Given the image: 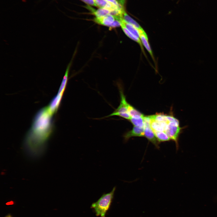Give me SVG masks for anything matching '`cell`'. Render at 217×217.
<instances>
[{
  "mask_svg": "<svg viewBox=\"0 0 217 217\" xmlns=\"http://www.w3.org/2000/svg\"><path fill=\"white\" fill-rule=\"evenodd\" d=\"M187 127V126L181 127L179 121L170 122L165 131L170 139L175 142L177 150H178L179 147V140L180 136L183 132V130Z\"/></svg>",
  "mask_w": 217,
  "mask_h": 217,
  "instance_id": "cell-3",
  "label": "cell"
},
{
  "mask_svg": "<svg viewBox=\"0 0 217 217\" xmlns=\"http://www.w3.org/2000/svg\"><path fill=\"white\" fill-rule=\"evenodd\" d=\"M138 31L139 34L140 38L142 44L144 46L154 60L153 55L149 44L148 37L146 33L143 29L138 30Z\"/></svg>",
  "mask_w": 217,
  "mask_h": 217,
  "instance_id": "cell-9",
  "label": "cell"
},
{
  "mask_svg": "<svg viewBox=\"0 0 217 217\" xmlns=\"http://www.w3.org/2000/svg\"><path fill=\"white\" fill-rule=\"evenodd\" d=\"M88 5L96 6L94 0H81Z\"/></svg>",
  "mask_w": 217,
  "mask_h": 217,
  "instance_id": "cell-17",
  "label": "cell"
},
{
  "mask_svg": "<svg viewBox=\"0 0 217 217\" xmlns=\"http://www.w3.org/2000/svg\"><path fill=\"white\" fill-rule=\"evenodd\" d=\"M144 116V115L138 118L131 117L129 120L134 126L141 128L143 127Z\"/></svg>",
  "mask_w": 217,
  "mask_h": 217,
  "instance_id": "cell-15",
  "label": "cell"
},
{
  "mask_svg": "<svg viewBox=\"0 0 217 217\" xmlns=\"http://www.w3.org/2000/svg\"><path fill=\"white\" fill-rule=\"evenodd\" d=\"M5 217H12L10 215H7Z\"/></svg>",
  "mask_w": 217,
  "mask_h": 217,
  "instance_id": "cell-18",
  "label": "cell"
},
{
  "mask_svg": "<svg viewBox=\"0 0 217 217\" xmlns=\"http://www.w3.org/2000/svg\"><path fill=\"white\" fill-rule=\"evenodd\" d=\"M116 189V187H114L111 192L104 193L96 202L92 204L90 207L96 216L105 217L111 205Z\"/></svg>",
  "mask_w": 217,
  "mask_h": 217,
  "instance_id": "cell-2",
  "label": "cell"
},
{
  "mask_svg": "<svg viewBox=\"0 0 217 217\" xmlns=\"http://www.w3.org/2000/svg\"><path fill=\"white\" fill-rule=\"evenodd\" d=\"M128 113L131 117L138 118L144 115L129 104L128 106Z\"/></svg>",
  "mask_w": 217,
  "mask_h": 217,
  "instance_id": "cell-16",
  "label": "cell"
},
{
  "mask_svg": "<svg viewBox=\"0 0 217 217\" xmlns=\"http://www.w3.org/2000/svg\"><path fill=\"white\" fill-rule=\"evenodd\" d=\"M121 17L126 22L132 25L138 30H143L139 24L128 15L125 10L124 12Z\"/></svg>",
  "mask_w": 217,
  "mask_h": 217,
  "instance_id": "cell-13",
  "label": "cell"
},
{
  "mask_svg": "<svg viewBox=\"0 0 217 217\" xmlns=\"http://www.w3.org/2000/svg\"><path fill=\"white\" fill-rule=\"evenodd\" d=\"M52 116L47 107L40 109L35 115L24 140V147L30 155H38L43 151L54 129Z\"/></svg>",
  "mask_w": 217,
  "mask_h": 217,
  "instance_id": "cell-1",
  "label": "cell"
},
{
  "mask_svg": "<svg viewBox=\"0 0 217 217\" xmlns=\"http://www.w3.org/2000/svg\"><path fill=\"white\" fill-rule=\"evenodd\" d=\"M150 120V126L153 131L165 132L170 123L169 121L160 122Z\"/></svg>",
  "mask_w": 217,
  "mask_h": 217,
  "instance_id": "cell-8",
  "label": "cell"
},
{
  "mask_svg": "<svg viewBox=\"0 0 217 217\" xmlns=\"http://www.w3.org/2000/svg\"><path fill=\"white\" fill-rule=\"evenodd\" d=\"M116 20L115 16L110 14L100 17H95L94 21L96 24L108 27L111 28L114 21Z\"/></svg>",
  "mask_w": 217,
  "mask_h": 217,
  "instance_id": "cell-6",
  "label": "cell"
},
{
  "mask_svg": "<svg viewBox=\"0 0 217 217\" xmlns=\"http://www.w3.org/2000/svg\"><path fill=\"white\" fill-rule=\"evenodd\" d=\"M153 132L159 143L168 141L171 140L165 132L158 131H153Z\"/></svg>",
  "mask_w": 217,
  "mask_h": 217,
  "instance_id": "cell-14",
  "label": "cell"
},
{
  "mask_svg": "<svg viewBox=\"0 0 217 217\" xmlns=\"http://www.w3.org/2000/svg\"><path fill=\"white\" fill-rule=\"evenodd\" d=\"M119 92L121 98L119 105L113 112L105 117L118 116L129 120L131 117L128 111L129 103L127 102L123 90L121 88L119 89Z\"/></svg>",
  "mask_w": 217,
  "mask_h": 217,
  "instance_id": "cell-4",
  "label": "cell"
},
{
  "mask_svg": "<svg viewBox=\"0 0 217 217\" xmlns=\"http://www.w3.org/2000/svg\"><path fill=\"white\" fill-rule=\"evenodd\" d=\"M144 137L152 143L157 148L159 149V143L157 140L153 131L151 127L150 124V120L148 116H144Z\"/></svg>",
  "mask_w": 217,
  "mask_h": 217,
  "instance_id": "cell-5",
  "label": "cell"
},
{
  "mask_svg": "<svg viewBox=\"0 0 217 217\" xmlns=\"http://www.w3.org/2000/svg\"><path fill=\"white\" fill-rule=\"evenodd\" d=\"M121 29L125 34L129 38L133 40L134 41L137 42L140 45L143 52H144L142 44L141 43L140 38H138L136 36L131 33L121 23Z\"/></svg>",
  "mask_w": 217,
  "mask_h": 217,
  "instance_id": "cell-12",
  "label": "cell"
},
{
  "mask_svg": "<svg viewBox=\"0 0 217 217\" xmlns=\"http://www.w3.org/2000/svg\"><path fill=\"white\" fill-rule=\"evenodd\" d=\"M134 137H144V127L141 128L134 126L131 130L125 133L123 136L125 142Z\"/></svg>",
  "mask_w": 217,
  "mask_h": 217,
  "instance_id": "cell-7",
  "label": "cell"
},
{
  "mask_svg": "<svg viewBox=\"0 0 217 217\" xmlns=\"http://www.w3.org/2000/svg\"><path fill=\"white\" fill-rule=\"evenodd\" d=\"M86 8L89 10L96 17H100L108 14H111L112 12L110 10L104 8H99L96 10L89 6H87Z\"/></svg>",
  "mask_w": 217,
  "mask_h": 217,
  "instance_id": "cell-10",
  "label": "cell"
},
{
  "mask_svg": "<svg viewBox=\"0 0 217 217\" xmlns=\"http://www.w3.org/2000/svg\"><path fill=\"white\" fill-rule=\"evenodd\" d=\"M71 64V62H70L67 67L57 94L63 96L68 83L69 72Z\"/></svg>",
  "mask_w": 217,
  "mask_h": 217,
  "instance_id": "cell-11",
  "label": "cell"
}]
</instances>
